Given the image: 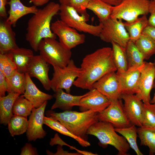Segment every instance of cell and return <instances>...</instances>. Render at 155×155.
Wrapping results in <instances>:
<instances>
[{"label": "cell", "instance_id": "74e56055", "mask_svg": "<svg viewBox=\"0 0 155 155\" xmlns=\"http://www.w3.org/2000/svg\"><path fill=\"white\" fill-rule=\"evenodd\" d=\"M6 55L5 61L2 72L7 78L17 71L16 67L13 61L9 52L5 53Z\"/></svg>", "mask_w": 155, "mask_h": 155}, {"label": "cell", "instance_id": "7a4b0ae2", "mask_svg": "<svg viewBox=\"0 0 155 155\" xmlns=\"http://www.w3.org/2000/svg\"><path fill=\"white\" fill-rule=\"evenodd\" d=\"M60 5L54 2L48 3L38 11L28 20L25 35L26 40L35 51L43 39H56L57 36L51 29V22L54 16L59 11Z\"/></svg>", "mask_w": 155, "mask_h": 155}, {"label": "cell", "instance_id": "9c48e42d", "mask_svg": "<svg viewBox=\"0 0 155 155\" xmlns=\"http://www.w3.org/2000/svg\"><path fill=\"white\" fill-rule=\"evenodd\" d=\"M103 27L99 37L107 43L114 42L125 49L130 40L122 20L109 18L101 22Z\"/></svg>", "mask_w": 155, "mask_h": 155}, {"label": "cell", "instance_id": "8fae6325", "mask_svg": "<svg viewBox=\"0 0 155 155\" xmlns=\"http://www.w3.org/2000/svg\"><path fill=\"white\" fill-rule=\"evenodd\" d=\"M97 116L98 121L110 123L115 128H124L132 125L126 116L122 99L111 101L106 108L98 113Z\"/></svg>", "mask_w": 155, "mask_h": 155}, {"label": "cell", "instance_id": "f6af8a7d", "mask_svg": "<svg viewBox=\"0 0 155 155\" xmlns=\"http://www.w3.org/2000/svg\"><path fill=\"white\" fill-rule=\"evenodd\" d=\"M142 33L146 34L155 41V27L148 25L144 30Z\"/></svg>", "mask_w": 155, "mask_h": 155}, {"label": "cell", "instance_id": "ab89813d", "mask_svg": "<svg viewBox=\"0 0 155 155\" xmlns=\"http://www.w3.org/2000/svg\"><path fill=\"white\" fill-rule=\"evenodd\" d=\"M7 91V85L6 77L4 74L0 71V97L5 96Z\"/></svg>", "mask_w": 155, "mask_h": 155}, {"label": "cell", "instance_id": "52a82bcc", "mask_svg": "<svg viewBox=\"0 0 155 155\" xmlns=\"http://www.w3.org/2000/svg\"><path fill=\"white\" fill-rule=\"evenodd\" d=\"M151 0H122L118 5L114 6L110 18L131 22L140 15L149 13Z\"/></svg>", "mask_w": 155, "mask_h": 155}, {"label": "cell", "instance_id": "c3c4849f", "mask_svg": "<svg viewBox=\"0 0 155 155\" xmlns=\"http://www.w3.org/2000/svg\"><path fill=\"white\" fill-rule=\"evenodd\" d=\"M72 150H76L77 152L78 153H80L81 155H98V154H94L92 153L91 152H88L85 151H82L79 150L78 149H77L75 147H73L72 148Z\"/></svg>", "mask_w": 155, "mask_h": 155}, {"label": "cell", "instance_id": "603a6c76", "mask_svg": "<svg viewBox=\"0 0 155 155\" xmlns=\"http://www.w3.org/2000/svg\"><path fill=\"white\" fill-rule=\"evenodd\" d=\"M9 52L17 71L26 73L34 56L33 51L30 49L18 47Z\"/></svg>", "mask_w": 155, "mask_h": 155}, {"label": "cell", "instance_id": "ee69618b", "mask_svg": "<svg viewBox=\"0 0 155 155\" xmlns=\"http://www.w3.org/2000/svg\"><path fill=\"white\" fill-rule=\"evenodd\" d=\"M9 0H0V16L3 18H7V14L6 5L8 4Z\"/></svg>", "mask_w": 155, "mask_h": 155}, {"label": "cell", "instance_id": "8992f818", "mask_svg": "<svg viewBox=\"0 0 155 155\" xmlns=\"http://www.w3.org/2000/svg\"><path fill=\"white\" fill-rule=\"evenodd\" d=\"M59 14L60 20L70 27L77 31L99 37L103 27L101 22L97 25L89 24L87 22L89 18L80 15L71 7L60 4Z\"/></svg>", "mask_w": 155, "mask_h": 155}, {"label": "cell", "instance_id": "60d3db41", "mask_svg": "<svg viewBox=\"0 0 155 155\" xmlns=\"http://www.w3.org/2000/svg\"><path fill=\"white\" fill-rule=\"evenodd\" d=\"M149 13L150 15L148 19V24L155 27V1H150Z\"/></svg>", "mask_w": 155, "mask_h": 155}, {"label": "cell", "instance_id": "5b68a950", "mask_svg": "<svg viewBox=\"0 0 155 155\" xmlns=\"http://www.w3.org/2000/svg\"><path fill=\"white\" fill-rule=\"evenodd\" d=\"M39 55L53 67H65L70 60L71 50L65 48L56 39L47 38L42 39L38 48Z\"/></svg>", "mask_w": 155, "mask_h": 155}, {"label": "cell", "instance_id": "44dd1931", "mask_svg": "<svg viewBox=\"0 0 155 155\" xmlns=\"http://www.w3.org/2000/svg\"><path fill=\"white\" fill-rule=\"evenodd\" d=\"M9 0V16L6 20L13 27L16 26L19 19L28 14H34L38 9L37 7L34 5L29 7L25 5L20 0Z\"/></svg>", "mask_w": 155, "mask_h": 155}, {"label": "cell", "instance_id": "83f0119b", "mask_svg": "<svg viewBox=\"0 0 155 155\" xmlns=\"http://www.w3.org/2000/svg\"><path fill=\"white\" fill-rule=\"evenodd\" d=\"M113 7L101 0H89L87 9L92 11L102 22L110 18Z\"/></svg>", "mask_w": 155, "mask_h": 155}, {"label": "cell", "instance_id": "7402d4cb", "mask_svg": "<svg viewBox=\"0 0 155 155\" xmlns=\"http://www.w3.org/2000/svg\"><path fill=\"white\" fill-rule=\"evenodd\" d=\"M55 92L53 96L55 100L51 109L59 108L64 111L71 110L74 106H78L81 99L87 93L80 96L73 95L64 92L62 89H58Z\"/></svg>", "mask_w": 155, "mask_h": 155}, {"label": "cell", "instance_id": "1f68e13d", "mask_svg": "<svg viewBox=\"0 0 155 155\" xmlns=\"http://www.w3.org/2000/svg\"><path fill=\"white\" fill-rule=\"evenodd\" d=\"M113 61L117 69V71L123 72L128 69V63L125 49L117 43L112 42Z\"/></svg>", "mask_w": 155, "mask_h": 155}, {"label": "cell", "instance_id": "f35d334b", "mask_svg": "<svg viewBox=\"0 0 155 155\" xmlns=\"http://www.w3.org/2000/svg\"><path fill=\"white\" fill-rule=\"evenodd\" d=\"M21 155H38V152L35 148L33 147L30 143H26L21 149Z\"/></svg>", "mask_w": 155, "mask_h": 155}, {"label": "cell", "instance_id": "e0dca14e", "mask_svg": "<svg viewBox=\"0 0 155 155\" xmlns=\"http://www.w3.org/2000/svg\"><path fill=\"white\" fill-rule=\"evenodd\" d=\"M49 65L40 55H34L26 73L31 77L38 79L48 91L51 89V80L48 75Z\"/></svg>", "mask_w": 155, "mask_h": 155}, {"label": "cell", "instance_id": "836d02e7", "mask_svg": "<svg viewBox=\"0 0 155 155\" xmlns=\"http://www.w3.org/2000/svg\"><path fill=\"white\" fill-rule=\"evenodd\" d=\"M8 128L12 136L22 134L27 130L28 120L27 117L13 115L8 123Z\"/></svg>", "mask_w": 155, "mask_h": 155}, {"label": "cell", "instance_id": "d4e9b609", "mask_svg": "<svg viewBox=\"0 0 155 155\" xmlns=\"http://www.w3.org/2000/svg\"><path fill=\"white\" fill-rule=\"evenodd\" d=\"M128 69L136 68L141 69L145 61L143 56L135 42L129 40L125 49Z\"/></svg>", "mask_w": 155, "mask_h": 155}, {"label": "cell", "instance_id": "277c9868", "mask_svg": "<svg viewBox=\"0 0 155 155\" xmlns=\"http://www.w3.org/2000/svg\"><path fill=\"white\" fill-rule=\"evenodd\" d=\"M87 133L97 137L99 141V145L102 147L111 145L118 150V155L129 154L130 148L129 143L124 137L117 134L111 123L98 121L90 127Z\"/></svg>", "mask_w": 155, "mask_h": 155}, {"label": "cell", "instance_id": "d6a6232c", "mask_svg": "<svg viewBox=\"0 0 155 155\" xmlns=\"http://www.w3.org/2000/svg\"><path fill=\"white\" fill-rule=\"evenodd\" d=\"M137 128L135 125L122 128H115V131L122 135L126 139L130 148L133 149L137 155H143L139 148L137 143L138 136Z\"/></svg>", "mask_w": 155, "mask_h": 155}, {"label": "cell", "instance_id": "4fadbf2b", "mask_svg": "<svg viewBox=\"0 0 155 155\" xmlns=\"http://www.w3.org/2000/svg\"><path fill=\"white\" fill-rule=\"evenodd\" d=\"M92 88L96 89L111 101L122 99L119 82L115 72L103 76L93 84Z\"/></svg>", "mask_w": 155, "mask_h": 155}, {"label": "cell", "instance_id": "8d00e7d4", "mask_svg": "<svg viewBox=\"0 0 155 155\" xmlns=\"http://www.w3.org/2000/svg\"><path fill=\"white\" fill-rule=\"evenodd\" d=\"M142 126L155 127V104L144 103Z\"/></svg>", "mask_w": 155, "mask_h": 155}, {"label": "cell", "instance_id": "ac0fdd59", "mask_svg": "<svg viewBox=\"0 0 155 155\" xmlns=\"http://www.w3.org/2000/svg\"><path fill=\"white\" fill-rule=\"evenodd\" d=\"M121 94H136L139 92L138 86L141 70L136 68L128 69L125 71H117Z\"/></svg>", "mask_w": 155, "mask_h": 155}, {"label": "cell", "instance_id": "d590c367", "mask_svg": "<svg viewBox=\"0 0 155 155\" xmlns=\"http://www.w3.org/2000/svg\"><path fill=\"white\" fill-rule=\"evenodd\" d=\"M60 5L71 7L80 15L89 18L86 11L87 7L89 0H59Z\"/></svg>", "mask_w": 155, "mask_h": 155}, {"label": "cell", "instance_id": "9a60e30c", "mask_svg": "<svg viewBox=\"0 0 155 155\" xmlns=\"http://www.w3.org/2000/svg\"><path fill=\"white\" fill-rule=\"evenodd\" d=\"M47 103L45 102L40 107H34L28 120L26 136L29 141L43 138L46 134L43 128L45 110Z\"/></svg>", "mask_w": 155, "mask_h": 155}, {"label": "cell", "instance_id": "cb8c5ba5", "mask_svg": "<svg viewBox=\"0 0 155 155\" xmlns=\"http://www.w3.org/2000/svg\"><path fill=\"white\" fill-rule=\"evenodd\" d=\"M20 94L11 92L0 97V123L6 125L13 114L12 112L14 103Z\"/></svg>", "mask_w": 155, "mask_h": 155}, {"label": "cell", "instance_id": "4316f807", "mask_svg": "<svg viewBox=\"0 0 155 155\" xmlns=\"http://www.w3.org/2000/svg\"><path fill=\"white\" fill-rule=\"evenodd\" d=\"M43 123L51 129L60 133L74 139L83 147H87L90 145L87 140L74 135L59 121L53 117L44 116Z\"/></svg>", "mask_w": 155, "mask_h": 155}, {"label": "cell", "instance_id": "7dc6e473", "mask_svg": "<svg viewBox=\"0 0 155 155\" xmlns=\"http://www.w3.org/2000/svg\"><path fill=\"white\" fill-rule=\"evenodd\" d=\"M103 2L113 6L119 5L122 0H101Z\"/></svg>", "mask_w": 155, "mask_h": 155}, {"label": "cell", "instance_id": "5bb4252c", "mask_svg": "<svg viewBox=\"0 0 155 155\" xmlns=\"http://www.w3.org/2000/svg\"><path fill=\"white\" fill-rule=\"evenodd\" d=\"M155 69L153 63L145 61L141 70L138 93L135 94L145 104L150 103V92L153 88Z\"/></svg>", "mask_w": 155, "mask_h": 155}, {"label": "cell", "instance_id": "816d5d0a", "mask_svg": "<svg viewBox=\"0 0 155 155\" xmlns=\"http://www.w3.org/2000/svg\"><path fill=\"white\" fill-rule=\"evenodd\" d=\"M154 0V1H155V0Z\"/></svg>", "mask_w": 155, "mask_h": 155}, {"label": "cell", "instance_id": "f546056e", "mask_svg": "<svg viewBox=\"0 0 155 155\" xmlns=\"http://www.w3.org/2000/svg\"><path fill=\"white\" fill-rule=\"evenodd\" d=\"M6 79L8 93L13 92L20 94L24 93L26 85L25 73L16 71Z\"/></svg>", "mask_w": 155, "mask_h": 155}, {"label": "cell", "instance_id": "2e32d148", "mask_svg": "<svg viewBox=\"0 0 155 155\" xmlns=\"http://www.w3.org/2000/svg\"><path fill=\"white\" fill-rule=\"evenodd\" d=\"M80 100L78 106L82 112L91 110L98 113L106 108L111 101L96 89L90 90Z\"/></svg>", "mask_w": 155, "mask_h": 155}, {"label": "cell", "instance_id": "f907efd6", "mask_svg": "<svg viewBox=\"0 0 155 155\" xmlns=\"http://www.w3.org/2000/svg\"><path fill=\"white\" fill-rule=\"evenodd\" d=\"M153 63H154V68H155V59L154 60Z\"/></svg>", "mask_w": 155, "mask_h": 155}, {"label": "cell", "instance_id": "f1b7e54d", "mask_svg": "<svg viewBox=\"0 0 155 155\" xmlns=\"http://www.w3.org/2000/svg\"><path fill=\"white\" fill-rule=\"evenodd\" d=\"M137 132L141 145L148 148L149 155H155V127H138Z\"/></svg>", "mask_w": 155, "mask_h": 155}, {"label": "cell", "instance_id": "7bdbcfd3", "mask_svg": "<svg viewBox=\"0 0 155 155\" xmlns=\"http://www.w3.org/2000/svg\"><path fill=\"white\" fill-rule=\"evenodd\" d=\"M57 152L54 154L47 150V154L49 155H81L80 153H70L67 151H66L63 150L62 148V146L59 145L58 146L57 149Z\"/></svg>", "mask_w": 155, "mask_h": 155}, {"label": "cell", "instance_id": "ffe728a7", "mask_svg": "<svg viewBox=\"0 0 155 155\" xmlns=\"http://www.w3.org/2000/svg\"><path fill=\"white\" fill-rule=\"evenodd\" d=\"M12 26L6 20L0 23V53L4 54L19 47L17 44L16 34Z\"/></svg>", "mask_w": 155, "mask_h": 155}, {"label": "cell", "instance_id": "3957f363", "mask_svg": "<svg viewBox=\"0 0 155 155\" xmlns=\"http://www.w3.org/2000/svg\"><path fill=\"white\" fill-rule=\"evenodd\" d=\"M98 113L91 110L81 112L70 110L60 113L49 110L46 112L47 117L57 120L73 134L86 140L88 129L98 121Z\"/></svg>", "mask_w": 155, "mask_h": 155}, {"label": "cell", "instance_id": "b9f144b4", "mask_svg": "<svg viewBox=\"0 0 155 155\" xmlns=\"http://www.w3.org/2000/svg\"><path fill=\"white\" fill-rule=\"evenodd\" d=\"M50 144L51 146L56 144H58L62 146L63 145H65L69 147L70 149L72 147V146L68 144L63 141L58 135L57 133H56L55 135L53 138H51L50 142Z\"/></svg>", "mask_w": 155, "mask_h": 155}, {"label": "cell", "instance_id": "e575fe53", "mask_svg": "<svg viewBox=\"0 0 155 155\" xmlns=\"http://www.w3.org/2000/svg\"><path fill=\"white\" fill-rule=\"evenodd\" d=\"M34 107L32 103L22 94L15 101L13 107L12 112L13 115L27 118L31 114Z\"/></svg>", "mask_w": 155, "mask_h": 155}, {"label": "cell", "instance_id": "484cf974", "mask_svg": "<svg viewBox=\"0 0 155 155\" xmlns=\"http://www.w3.org/2000/svg\"><path fill=\"white\" fill-rule=\"evenodd\" d=\"M125 27L128 33L130 40L135 42L142 34L145 28L148 25L147 15L139 17L134 21L124 22Z\"/></svg>", "mask_w": 155, "mask_h": 155}, {"label": "cell", "instance_id": "d6986e66", "mask_svg": "<svg viewBox=\"0 0 155 155\" xmlns=\"http://www.w3.org/2000/svg\"><path fill=\"white\" fill-rule=\"evenodd\" d=\"M25 74V89L22 95L32 103L34 107L38 108L45 102L53 98V96L41 91L37 88L27 73Z\"/></svg>", "mask_w": 155, "mask_h": 155}, {"label": "cell", "instance_id": "30bf717a", "mask_svg": "<svg viewBox=\"0 0 155 155\" xmlns=\"http://www.w3.org/2000/svg\"><path fill=\"white\" fill-rule=\"evenodd\" d=\"M51 29L58 37L59 42L67 49L71 50L85 42L84 34H80L75 29L70 27L61 20L52 23Z\"/></svg>", "mask_w": 155, "mask_h": 155}, {"label": "cell", "instance_id": "ba28073f", "mask_svg": "<svg viewBox=\"0 0 155 155\" xmlns=\"http://www.w3.org/2000/svg\"><path fill=\"white\" fill-rule=\"evenodd\" d=\"M53 68L51 89L54 92L58 89H64L66 92L70 93L71 86L82 72L80 67H77L73 61L71 59L65 67L54 66Z\"/></svg>", "mask_w": 155, "mask_h": 155}, {"label": "cell", "instance_id": "681fc988", "mask_svg": "<svg viewBox=\"0 0 155 155\" xmlns=\"http://www.w3.org/2000/svg\"><path fill=\"white\" fill-rule=\"evenodd\" d=\"M153 88H154L155 90V80H154V82ZM150 103L151 104H155V92L152 99L151 100Z\"/></svg>", "mask_w": 155, "mask_h": 155}, {"label": "cell", "instance_id": "bcb514c9", "mask_svg": "<svg viewBox=\"0 0 155 155\" xmlns=\"http://www.w3.org/2000/svg\"><path fill=\"white\" fill-rule=\"evenodd\" d=\"M30 3L36 7L41 6L47 3L50 0H28Z\"/></svg>", "mask_w": 155, "mask_h": 155}, {"label": "cell", "instance_id": "7c38bea8", "mask_svg": "<svg viewBox=\"0 0 155 155\" xmlns=\"http://www.w3.org/2000/svg\"><path fill=\"white\" fill-rule=\"evenodd\" d=\"M124 108L126 116L132 125L143 126L144 103L136 94H122Z\"/></svg>", "mask_w": 155, "mask_h": 155}, {"label": "cell", "instance_id": "4dcf8cb0", "mask_svg": "<svg viewBox=\"0 0 155 155\" xmlns=\"http://www.w3.org/2000/svg\"><path fill=\"white\" fill-rule=\"evenodd\" d=\"M135 43L144 60H148L155 55V41L148 35L142 33Z\"/></svg>", "mask_w": 155, "mask_h": 155}, {"label": "cell", "instance_id": "6da1fadb", "mask_svg": "<svg viewBox=\"0 0 155 155\" xmlns=\"http://www.w3.org/2000/svg\"><path fill=\"white\" fill-rule=\"evenodd\" d=\"M82 72L73 85L89 90L93 84L105 74L115 72L117 69L113 61L112 48L104 47L86 55L82 60Z\"/></svg>", "mask_w": 155, "mask_h": 155}]
</instances>
